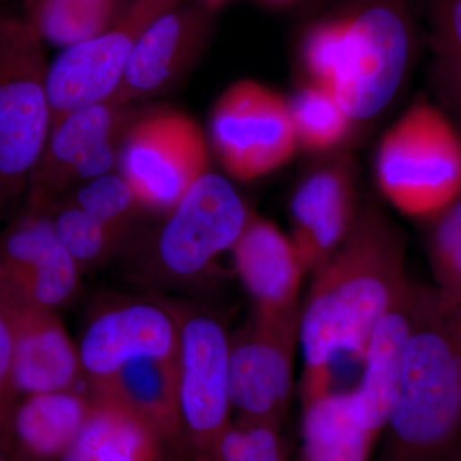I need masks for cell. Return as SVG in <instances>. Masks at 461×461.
I'll return each instance as SVG.
<instances>
[{"label": "cell", "instance_id": "obj_1", "mask_svg": "<svg viewBox=\"0 0 461 461\" xmlns=\"http://www.w3.org/2000/svg\"><path fill=\"white\" fill-rule=\"evenodd\" d=\"M313 275L300 309L302 405L330 393L339 354L362 363L373 330L411 282L402 232L373 204L359 209L348 238Z\"/></svg>", "mask_w": 461, "mask_h": 461}, {"label": "cell", "instance_id": "obj_2", "mask_svg": "<svg viewBox=\"0 0 461 461\" xmlns=\"http://www.w3.org/2000/svg\"><path fill=\"white\" fill-rule=\"evenodd\" d=\"M453 306L418 290L402 390L381 461H451L461 446V350Z\"/></svg>", "mask_w": 461, "mask_h": 461}, {"label": "cell", "instance_id": "obj_3", "mask_svg": "<svg viewBox=\"0 0 461 461\" xmlns=\"http://www.w3.org/2000/svg\"><path fill=\"white\" fill-rule=\"evenodd\" d=\"M250 214L229 178L205 173L153 230L133 240L123 256L132 280L153 291L194 286L230 251Z\"/></svg>", "mask_w": 461, "mask_h": 461}, {"label": "cell", "instance_id": "obj_4", "mask_svg": "<svg viewBox=\"0 0 461 461\" xmlns=\"http://www.w3.org/2000/svg\"><path fill=\"white\" fill-rule=\"evenodd\" d=\"M332 12L339 30L333 94L355 123L371 122L395 102L411 72V0H346Z\"/></svg>", "mask_w": 461, "mask_h": 461}, {"label": "cell", "instance_id": "obj_5", "mask_svg": "<svg viewBox=\"0 0 461 461\" xmlns=\"http://www.w3.org/2000/svg\"><path fill=\"white\" fill-rule=\"evenodd\" d=\"M44 41L25 17L0 14V221L20 213L50 138Z\"/></svg>", "mask_w": 461, "mask_h": 461}, {"label": "cell", "instance_id": "obj_6", "mask_svg": "<svg viewBox=\"0 0 461 461\" xmlns=\"http://www.w3.org/2000/svg\"><path fill=\"white\" fill-rule=\"evenodd\" d=\"M375 176L397 211L430 220L461 196V132L441 108L420 96L382 136Z\"/></svg>", "mask_w": 461, "mask_h": 461}, {"label": "cell", "instance_id": "obj_7", "mask_svg": "<svg viewBox=\"0 0 461 461\" xmlns=\"http://www.w3.org/2000/svg\"><path fill=\"white\" fill-rule=\"evenodd\" d=\"M177 321V393L190 461H220L232 424L230 338L220 318L191 303L165 300Z\"/></svg>", "mask_w": 461, "mask_h": 461}, {"label": "cell", "instance_id": "obj_8", "mask_svg": "<svg viewBox=\"0 0 461 461\" xmlns=\"http://www.w3.org/2000/svg\"><path fill=\"white\" fill-rule=\"evenodd\" d=\"M117 171L148 212L165 214L211 172V145L186 112L151 109L138 113L127 129Z\"/></svg>", "mask_w": 461, "mask_h": 461}, {"label": "cell", "instance_id": "obj_9", "mask_svg": "<svg viewBox=\"0 0 461 461\" xmlns=\"http://www.w3.org/2000/svg\"><path fill=\"white\" fill-rule=\"evenodd\" d=\"M209 145L233 180L254 181L277 171L299 150L288 100L259 81H235L215 100Z\"/></svg>", "mask_w": 461, "mask_h": 461}, {"label": "cell", "instance_id": "obj_10", "mask_svg": "<svg viewBox=\"0 0 461 461\" xmlns=\"http://www.w3.org/2000/svg\"><path fill=\"white\" fill-rule=\"evenodd\" d=\"M136 115L132 105L105 102L77 109L51 124L23 209L47 213L78 185L117 171L121 145Z\"/></svg>", "mask_w": 461, "mask_h": 461}, {"label": "cell", "instance_id": "obj_11", "mask_svg": "<svg viewBox=\"0 0 461 461\" xmlns=\"http://www.w3.org/2000/svg\"><path fill=\"white\" fill-rule=\"evenodd\" d=\"M184 0H126L104 32L66 48L48 68L51 124L77 109L111 102L136 42L148 26Z\"/></svg>", "mask_w": 461, "mask_h": 461}, {"label": "cell", "instance_id": "obj_12", "mask_svg": "<svg viewBox=\"0 0 461 461\" xmlns=\"http://www.w3.org/2000/svg\"><path fill=\"white\" fill-rule=\"evenodd\" d=\"M300 317L272 321L254 317L230 338L229 386L233 421L280 429L286 420L294 384Z\"/></svg>", "mask_w": 461, "mask_h": 461}, {"label": "cell", "instance_id": "obj_13", "mask_svg": "<svg viewBox=\"0 0 461 461\" xmlns=\"http://www.w3.org/2000/svg\"><path fill=\"white\" fill-rule=\"evenodd\" d=\"M81 273L47 213L23 209L0 230V296L9 305L57 313L78 293Z\"/></svg>", "mask_w": 461, "mask_h": 461}, {"label": "cell", "instance_id": "obj_14", "mask_svg": "<svg viewBox=\"0 0 461 461\" xmlns=\"http://www.w3.org/2000/svg\"><path fill=\"white\" fill-rule=\"evenodd\" d=\"M177 348V321L162 297L105 300L91 312L77 344L90 384L133 360L176 357Z\"/></svg>", "mask_w": 461, "mask_h": 461}, {"label": "cell", "instance_id": "obj_15", "mask_svg": "<svg viewBox=\"0 0 461 461\" xmlns=\"http://www.w3.org/2000/svg\"><path fill=\"white\" fill-rule=\"evenodd\" d=\"M214 12L195 0L157 17L136 42L111 102L132 105L171 90L204 50Z\"/></svg>", "mask_w": 461, "mask_h": 461}, {"label": "cell", "instance_id": "obj_16", "mask_svg": "<svg viewBox=\"0 0 461 461\" xmlns=\"http://www.w3.org/2000/svg\"><path fill=\"white\" fill-rule=\"evenodd\" d=\"M357 167L339 154L306 175L290 202L291 241L306 273L315 272L348 238L359 213Z\"/></svg>", "mask_w": 461, "mask_h": 461}, {"label": "cell", "instance_id": "obj_17", "mask_svg": "<svg viewBox=\"0 0 461 461\" xmlns=\"http://www.w3.org/2000/svg\"><path fill=\"white\" fill-rule=\"evenodd\" d=\"M230 253L240 280L256 303L257 318L300 317L299 294L306 269L290 236L251 213Z\"/></svg>", "mask_w": 461, "mask_h": 461}, {"label": "cell", "instance_id": "obj_18", "mask_svg": "<svg viewBox=\"0 0 461 461\" xmlns=\"http://www.w3.org/2000/svg\"><path fill=\"white\" fill-rule=\"evenodd\" d=\"M418 290L411 282L378 321L366 344L359 382L348 393L354 420L377 437L386 429L399 400Z\"/></svg>", "mask_w": 461, "mask_h": 461}, {"label": "cell", "instance_id": "obj_19", "mask_svg": "<svg viewBox=\"0 0 461 461\" xmlns=\"http://www.w3.org/2000/svg\"><path fill=\"white\" fill-rule=\"evenodd\" d=\"M11 306L14 320L12 378L18 399L74 390L84 377L77 345L56 312Z\"/></svg>", "mask_w": 461, "mask_h": 461}, {"label": "cell", "instance_id": "obj_20", "mask_svg": "<svg viewBox=\"0 0 461 461\" xmlns=\"http://www.w3.org/2000/svg\"><path fill=\"white\" fill-rule=\"evenodd\" d=\"M176 357L133 360L90 384L91 395L111 400L138 415L162 437L171 454L189 460L178 406Z\"/></svg>", "mask_w": 461, "mask_h": 461}, {"label": "cell", "instance_id": "obj_21", "mask_svg": "<svg viewBox=\"0 0 461 461\" xmlns=\"http://www.w3.org/2000/svg\"><path fill=\"white\" fill-rule=\"evenodd\" d=\"M94 399L78 391L20 397L9 429V461H60L83 429Z\"/></svg>", "mask_w": 461, "mask_h": 461}, {"label": "cell", "instance_id": "obj_22", "mask_svg": "<svg viewBox=\"0 0 461 461\" xmlns=\"http://www.w3.org/2000/svg\"><path fill=\"white\" fill-rule=\"evenodd\" d=\"M91 396L94 405L89 417L60 461L168 459V446L138 415L111 400Z\"/></svg>", "mask_w": 461, "mask_h": 461}, {"label": "cell", "instance_id": "obj_23", "mask_svg": "<svg viewBox=\"0 0 461 461\" xmlns=\"http://www.w3.org/2000/svg\"><path fill=\"white\" fill-rule=\"evenodd\" d=\"M377 438L354 420L348 393L303 405L300 461H369Z\"/></svg>", "mask_w": 461, "mask_h": 461}, {"label": "cell", "instance_id": "obj_24", "mask_svg": "<svg viewBox=\"0 0 461 461\" xmlns=\"http://www.w3.org/2000/svg\"><path fill=\"white\" fill-rule=\"evenodd\" d=\"M126 0H23L25 17L42 41L68 48L104 32Z\"/></svg>", "mask_w": 461, "mask_h": 461}, {"label": "cell", "instance_id": "obj_25", "mask_svg": "<svg viewBox=\"0 0 461 461\" xmlns=\"http://www.w3.org/2000/svg\"><path fill=\"white\" fill-rule=\"evenodd\" d=\"M47 214L58 240L81 272L105 266L115 257H123L135 240L66 200L56 203Z\"/></svg>", "mask_w": 461, "mask_h": 461}, {"label": "cell", "instance_id": "obj_26", "mask_svg": "<svg viewBox=\"0 0 461 461\" xmlns=\"http://www.w3.org/2000/svg\"><path fill=\"white\" fill-rule=\"evenodd\" d=\"M299 149L330 153L348 140L357 123L346 114L330 87L309 83L288 100Z\"/></svg>", "mask_w": 461, "mask_h": 461}, {"label": "cell", "instance_id": "obj_27", "mask_svg": "<svg viewBox=\"0 0 461 461\" xmlns=\"http://www.w3.org/2000/svg\"><path fill=\"white\" fill-rule=\"evenodd\" d=\"M60 200L80 206L87 213L113 229L132 236L139 235V222L147 209L118 171L105 173L78 185Z\"/></svg>", "mask_w": 461, "mask_h": 461}, {"label": "cell", "instance_id": "obj_28", "mask_svg": "<svg viewBox=\"0 0 461 461\" xmlns=\"http://www.w3.org/2000/svg\"><path fill=\"white\" fill-rule=\"evenodd\" d=\"M430 221L429 257L436 290L455 308L461 302V196Z\"/></svg>", "mask_w": 461, "mask_h": 461}, {"label": "cell", "instance_id": "obj_29", "mask_svg": "<svg viewBox=\"0 0 461 461\" xmlns=\"http://www.w3.org/2000/svg\"><path fill=\"white\" fill-rule=\"evenodd\" d=\"M438 83L461 81V0H429Z\"/></svg>", "mask_w": 461, "mask_h": 461}, {"label": "cell", "instance_id": "obj_30", "mask_svg": "<svg viewBox=\"0 0 461 461\" xmlns=\"http://www.w3.org/2000/svg\"><path fill=\"white\" fill-rule=\"evenodd\" d=\"M220 461H287L281 429L232 420L221 446Z\"/></svg>", "mask_w": 461, "mask_h": 461}, {"label": "cell", "instance_id": "obj_31", "mask_svg": "<svg viewBox=\"0 0 461 461\" xmlns=\"http://www.w3.org/2000/svg\"><path fill=\"white\" fill-rule=\"evenodd\" d=\"M14 320L11 306L0 296V442L8 454L12 412L18 402L12 378ZM9 457V456H8Z\"/></svg>", "mask_w": 461, "mask_h": 461}, {"label": "cell", "instance_id": "obj_32", "mask_svg": "<svg viewBox=\"0 0 461 461\" xmlns=\"http://www.w3.org/2000/svg\"><path fill=\"white\" fill-rule=\"evenodd\" d=\"M439 85H441L446 98L461 114V81H450V83H439Z\"/></svg>", "mask_w": 461, "mask_h": 461}, {"label": "cell", "instance_id": "obj_33", "mask_svg": "<svg viewBox=\"0 0 461 461\" xmlns=\"http://www.w3.org/2000/svg\"><path fill=\"white\" fill-rule=\"evenodd\" d=\"M453 320L455 335H456V339L457 342H459L461 350V302L454 308Z\"/></svg>", "mask_w": 461, "mask_h": 461}, {"label": "cell", "instance_id": "obj_34", "mask_svg": "<svg viewBox=\"0 0 461 461\" xmlns=\"http://www.w3.org/2000/svg\"><path fill=\"white\" fill-rule=\"evenodd\" d=\"M198 2L203 3V5H206V7L215 11V9L221 7V5H222L226 0H198Z\"/></svg>", "mask_w": 461, "mask_h": 461}, {"label": "cell", "instance_id": "obj_35", "mask_svg": "<svg viewBox=\"0 0 461 461\" xmlns=\"http://www.w3.org/2000/svg\"><path fill=\"white\" fill-rule=\"evenodd\" d=\"M266 2L275 5H290V3L295 2V0H266Z\"/></svg>", "mask_w": 461, "mask_h": 461}, {"label": "cell", "instance_id": "obj_36", "mask_svg": "<svg viewBox=\"0 0 461 461\" xmlns=\"http://www.w3.org/2000/svg\"><path fill=\"white\" fill-rule=\"evenodd\" d=\"M0 461H9L7 451L2 442H0Z\"/></svg>", "mask_w": 461, "mask_h": 461}]
</instances>
